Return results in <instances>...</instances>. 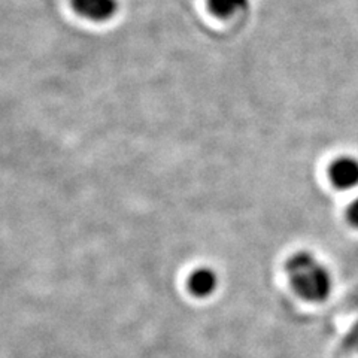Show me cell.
<instances>
[{"label":"cell","instance_id":"6da1fadb","mask_svg":"<svg viewBox=\"0 0 358 358\" xmlns=\"http://www.w3.org/2000/svg\"><path fill=\"white\" fill-rule=\"evenodd\" d=\"M287 276L294 293L306 301L321 303L333 291L330 268L310 251H297L287 260Z\"/></svg>","mask_w":358,"mask_h":358},{"label":"cell","instance_id":"7a4b0ae2","mask_svg":"<svg viewBox=\"0 0 358 358\" xmlns=\"http://www.w3.org/2000/svg\"><path fill=\"white\" fill-rule=\"evenodd\" d=\"M329 178L339 189H354L358 187V159L352 155H341L329 166Z\"/></svg>","mask_w":358,"mask_h":358},{"label":"cell","instance_id":"3957f363","mask_svg":"<svg viewBox=\"0 0 358 358\" xmlns=\"http://www.w3.org/2000/svg\"><path fill=\"white\" fill-rule=\"evenodd\" d=\"M78 15L96 22L108 21L117 14V0H71Z\"/></svg>","mask_w":358,"mask_h":358},{"label":"cell","instance_id":"277c9868","mask_svg":"<svg viewBox=\"0 0 358 358\" xmlns=\"http://www.w3.org/2000/svg\"><path fill=\"white\" fill-rule=\"evenodd\" d=\"M215 285H217L215 275L206 271V268L193 273V276L189 278V288H192L193 293L200 296H206L212 293V291L215 289Z\"/></svg>","mask_w":358,"mask_h":358},{"label":"cell","instance_id":"5b68a950","mask_svg":"<svg viewBox=\"0 0 358 358\" xmlns=\"http://www.w3.org/2000/svg\"><path fill=\"white\" fill-rule=\"evenodd\" d=\"M245 5H246V0H208V6L210 9V13L221 18L233 15L234 13L241 10Z\"/></svg>","mask_w":358,"mask_h":358},{"label":"cell","instance_id":"8992f818","mask_svg":"<svg viewBox=\"0 0 358 358\" xmlns=\"http://www.w3.org/2000/svg\"><path fill=\"white\" fill-rule=\"evenodd\" d=\"M346 218H348L351 226L358 229V197L352 200V203L348 206L346 210Z\"/></svg>","mask_w":358,"mask_h":358}]
</instances>
